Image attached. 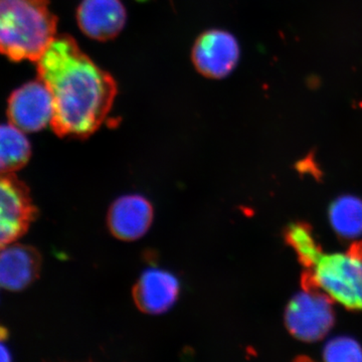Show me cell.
<instances>
[{
    "instance_id": "6da1fadb",
    "label": "cell",
    "mask_w": 362,
    "mask_h": 362,
    "mask_svg": "<svg viewBox=\"0 0 362 362\" xmlns=\"http://www.w3.org/2000/svg\"><path fill=\"white\" fill-rule=\"evenodd\" d=\"M37 73L52 94L57 135L86 138L101 127L115 100L116 82L73 37L52 40L37 61Z\"/></svg>"
},
{
    "instance_id": "7a4b0ae2",
    "label": "cell",
    "mask_w": 362,
    "mask_h": 362,
    "mask_svg": "<svg viewBox=\"0 0 362 362\" xmlns=\"http://www.w3.org/2000/svg\"><path fill=\"white\" fill-rule=\"evenodd\" d=\"M57 23L49 0H0V54L39 61L56 39Z\"/></svg>"
},
{
    "instance_id": "3957f363",
    "label": "cell",
    "mask_w": 362,
    "mask_h": 362,
    "mask_svg": "<svg viewBox=\"0 0 362 362\" xmlns=\"http://www.w3.org/2000/svg\"><path fill=\"white\" fill-rule=\"evenodd\" d=\"M303 284L305 290H322L350 310H362V243L345 254H323Z\"/></svg>"
},
{
    "instance_id": "277c9868",
    "label": "cell",
    "mask_w": 362,
    "mask_h": 362,
    "mask_svg": "<svg viewBox=\"0 0 362 362\" xmlns=\"http://www.w3.org/2000/svg\"><path fill=\"white\" fill-rule=\"evenodd\" d=\"M35 214L25 183L14 173H0V251L25 235Z\"/></svg>"
},
{
    "instance_id": "5b68a950",
    "label": "cell",
    "mask_w": 362,
    "mask_h": 362,
    "mask_svg": "<svg viewBox=\"0 0 362 362\" xmlns=\"http://www.w3.org/2000/svg\"><path fill=\"white\" fill-rule=\"evenodd\" d=\"M285 321L293 337L317 341L327 334L334 322L330 300L317 290H305L290 301Z\"/></svg>"
},
{
    "instance_id": "8992f818",
    "label": "cell",
    "mask_w": 362,
    "mask_h": 362,
    "mask_svg": "<svg viewBox=\"0 0 362 362\" xmlns=\"http://www.w3.org/2000/svg\"><path fill=\"white\" fill-rule=\"evenodd\" d=\"M52 113L51 92L40 78L14 90L9 97V123L25 133L44 129L47 124H51Z\"/></svg>"
},
{
    "instance_id": "52a82bcc",
    "label": "cell",
    "mask_w": 362,
    "mask_h": 362,
    "mask_svg": "<svg viewBox=\"0 0 362 362\" xmlns=\"http://www.w3.org/2000/svg\"><path fill=\"white\" fill-rule=\"evenodd\" d=\"M240 47L232 33L213 30L202 33L192 49L197 70L211 78H225L232 73L240 59Z\"/></svg>"
},
{
    "instance_id": "ba28073f",
    "label": "cell",
    "mask_w": 362,
    "mask_h": 362,
    "mask_svg": "<svg viewBox=\"0 0 362 362\" xmlns=\"http://www.w3.org/2000/svg\"><path fill=\"white\" fill-rule=\"evenodd\" d=\"M153 221V207L142 195H124L112 204L107 223L117 239L131 242L140 239Z\"/></svg>"
},
{
    "instance_id": "9c48e42d",
    "label": "cell",
    "mask_w": 362,
    "mask_h": 362,
    "mask_svg": "<svg viewBox=\"0 0 362 362\" xmlns=\"http://www.w3.org/2000/svg\"><path fill=\"white\" fill-rule=\"evenodd\" d=\"M78 26L90 39L109 40L117 37L126 23L120 0H83L77 13Z\"/></svg>"
},
{
    "instance_id": "30bf717a",
    "label": "cell",
    "mask_w": 362,
    "mask_h": 362,
    "mask_svg": "<svg viewBox=\"0 0 362 362\" xmlns=\"http://www.w3.org/2000/svg\"><path fill=\"white\" fill-rule=\"evenodd\" d=\"M180 282L173 274L161 269H149L133 288L136 306L147 314L168 312L177 300Z\"/></svg>"
},
{
    "instance_id": "8fae6325",
    "label": "cell",
    "mask_w": 362,
    "mask_h": 362,
    "mask_svg": "<svg viewBox=\"0 0 362 362\" xmlns=\"http://www.w3.org/2000/svg\"><path fill=\"white\" fill-rule=\"evenodd\" d=\"M40 270V256L32 247L11 244L0 251V288L25 289L39 277Z\"/></svg>"
},
{
    "instance_id": "7c38bea8",
    "label": "cell",
    "mask_w": 362,
    "mask_h": 362,
    "mask_svg": "<svg viewBox=\"0 0 362 362\" xmlns=\"http://www.w3.org/2000/svg\"><path fill=\"white\" fill-rule=\"evenodd\" d=\"M32 154L25 132L13 124L0 125V173H14L28 163Z\"/></svg>"
},
{
    "instance_id": "4fadbf2b",
    "label": "cell",
    "mask_w": 362,
    "mask_h": 362,
    "mask_svg": "<svg viewBox=\"0 0 362 362\" xmlns=\"http://www.w3.org/2000/svg\"><path fill=\"white\" fill-rule=\"evenodd\" d=\"M329 218L338 235L358 237L362 233V201L350 195L339 197L330 206Z\"/></svg>"
},
{
    "instance_id": "5bb4252c",
    "label": "cell",
    "mask_w": 362,
    "mask_h": 362,
    "mask_svg": "<svg viewBox=\"0 0 362 362\" xmlns=\"http://www.w3.org/2000/svg\"><path fill=\"white\" fill-rule=\"evenodd\" d=\"M286 242L294 250L302 265L312 269L323 252L317 244L310 226L304 223H292L285 232Z\"/></svg>"
},
{
    "instance_id": "9a60e30c",
    "label": "cell",
    "mask_w": 362,
    "mask_h": 362,
    "mask_svg": "<svg viewBox=\"0 0 362 362\" xmlns=\"http://www.w3.org/2000/svg\"><path fill=\"white\" fill-rule=\"evenodd\" d=\"M324 357L328 361H361L362 349L351 338H337L326 345Z\"/></svg>"
},
{
    "instance_id": "2e32d148",
    "label": "cell",
    "mask_w": 362,
    "mask_h": 362,
    "mask_svg": "<svg viewBox=\"0 0 362 362\" xmlns=\"http://www.w3.org/2000/svg\"><path fill=\"white\" fill-rule=\"evenodd\" d=\"M6 337V331L0 328V361H9L11 359V352L4 343Z\"/></svg>"
}]
</instances>
